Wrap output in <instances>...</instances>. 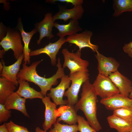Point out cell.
I'll return each mask as SVG.
<instances>
[{"label": "cell", "instance_id": "1", "mask_svg": "<svg viewBox=\"0 0 132 132\" xmlns=\"http://www.w3.org/2000/svg\"><path fill=\"white\" fill-rule=\"evenodd\" d=\"M56 65L57 70L55 74L48 78L41 77L37 73V66L42 62V60L33 62L29 66L24 63L22 68L18 73L17 78L33 82L38 85L41 90V92L46 96L47 91L50 90L53 85H56L58 82L57 79H61L65 75L64 68L62 67L60 59H57Z\"/></svg>", "mask_w": 132, "mask_h": 132}, {"label": "cell", "instance_id": "2", "mask_svg": "<svg viewBox=\"0 0 132 132\" xmlns=\"http://www.w3.org/2000/svg\"><path fill=\"white\" fill-rule=\"evenodd\" d=\"M97 96L88 79L83 84L81 98L75 106L77 111L80 110L83 112L90 126L98 132L102 128L97 116Z\"/></svg>", "mask_w": 132, "mask_h": 132}, {"label": "cell", "instance_id": "3", "mask_svg": "<svg viewBox=\"0 0 132 132\" xmlns=\"http://www.w3.org/2000/svg\"><path fill=\"white\" fill-rule=\"evenodd\" d=\"M89 74L88 72L78 71L70 74L69 77L71 84L64 96L67 97V104L75 106L78 101V94L81 86L89 79Z\"/></svg>", "mask_w": 132, "mask_h": 132}, {"label": "cell", "instance_id": "4", "mask_svg": "<svg viewBox=\"0 0 132 132\" xmlns=\"http://www.w3.org/2000/svg\"><path fill=\"white\" fill-rule=\"evenodd\" d=\"M22 36L17 29H7L6 35L1 40L0 44L5 52L11 49L15 58L17 60L23 53V47L22 44Z\"/></svg>", "mask_w": 132, "mask_h": 132}, {"label": "cell", "instance_id": "5", "mask_svg": "<svg viewBox=\"0 0 132 132\" xmlns=\"http://www.w3.org/2000/svg\"><path fill=\"white\" fill-rule=\"evenodd\" d=\"M97 96L101 99L110 98L120 94L109 76L99 73L92 84Z\"/></svg>", "mask_w": 132, "mask_h": 132}, {"label": "cell", "instance_id": "6", "mask_svg": "<svg viewBox=\"0 0 132 132\" xmlns=\"http://www.w3.org/2000/svg\"><path fill=\"white\" fill-rule=\"evenodd\" d=\"M81 51L79 50L75 53L69 52L67 49H63L62 53L64 58L63 67H67L69 70L70 74L78 71L88 72V67L89 63L87 60L81 58Z\"/></svg>", "mask_w": 132, "mask_h": 132}, {"label": "cell", "instance_id": "7", "mask_svg": "<svg viewBox=\"0 0 132 132\" xmlns=\"http://www.w3.org/2000/svg\"><path fill=\"white\" fill-rule=\"evenodd\" d=\"M90 31L86 30L80 33H76L67 36L66 40L69 44H74L78 46L79 50L81 51L82 49L88 47L94 52L98 51V45L93 44L90 42V39L93 35Z\"/></svg>", "mask_w": 132, "mask_h": 132}, {"label": "cell", "instance_id": "8", "mask_svg": "<svg viewBox=\"0 0 132 132\" xmlns=\"http://www.w3.org/2000/svg\"><path fill=\"white\" fill-rule=\"evenodd\" d=\"M59 84L55 88H52L50 92L47 94V96L51 98L53 102L57 105H67V100H64L63 96L65 90L69 87L71 81L69 76L65 75L61 79Z\"/></svg>", "mask_w": 132, "mask_h": 132}, {"label": "cell", "instance_id": "9", "mask_svg": "<svg viewBox=\"0 0 132 132\" xmlns=\"http://www.w3.org/2000/svg\"><path fill=\"white\" fill-rule=\"evenodd\" d=\"M66 42L64 37L60 38L56 42L53 43H49L43 48L31 51L30 54V56H35L45 54L50 57L52 65L54 66L56 64V56L62 46Z\"/></svg>", "mask_w": 132, "mask_h": 132}, {"label": "cell", "instance_id": "10", "mask_svg": "<svg viewBox=\"0 0 132 132\" xmlns=\"http://www.w3.org/2000/svg\"><path fill=\"white\" fill-rule=\"evenodd\" d=\"M95 55L98 62L99 73L109 76L118 70L120 64L114 58L107 57L98 51Z\"/></svg>", "mask_w": 132, "mask_h": 132}, {"label": "cell", "instance_id": "11", "mask_svg": "<svg viewBox=\"0 0 132 132\" xmlns=\"http://www.w3.org/2000/svg\"><path fill=\"white\" fill-rule=\"evenodd\" d=\"M54 23L52 14L48 12L45 15L42 21L35 24V28L40 34L39 39L37 42L38 44H39L42 40L45 37L49 39L53 37L52 30Z\"/></svg>", "mask_w": 132, "mask_h": 132}, {"label": "cell", "instance_id": "12", "mask_svg": "<svg viewBox=\"0 0 132 132\" xmlns=\"http://www.w3.org/2000/svg\"><path fill=\"white\" fill-rule=\"evenodd\" d=\"M77 111L75 106L68 104L60 105L55 112L56 116L59 117L56 121H63L69 125L76 124Z\"/></svg>", "mask_w": 132, "mask_h": 132}, {"label": "cell", "instance_id": "13", "mask_svg": "<svg viewBox=\"0 0 132 132\" xmlns=\"http://www.w3.org/2000/svg\"><path fill=\"white\" fill-rule=\"evenodd\" d=\"M100 102L107 110L113 111L124 107L132 108V99L120 94L109 98L101 99Z\"/></svg>", "mask_w": 132, "mask_h": 132}, {"label": "cell", "instance_id": "14", "mask_svg": "<svg viewBox=\"0 0 132 132\" xmlns=\"http://www.w3.org/2000/svg\"><path fill=\"white\" fill-rule=\"evenodd\" d=\"M41 99L45 107L44 120L42 127L44 130L46 132L56 121L57 117L55 112L57 109V105L52 102L50 98L47 96H45Z\"/></svg>", "mask_w": 132, "mask_h": 132}, {"label": "cell", "instance_id": "15", "mask_svg": "<svg viewBox=\"0 0 132 132\" xmlns=\"http://www.w3.org/2000/svg\"><path fill=\"white\" fill-rule=\"evenodd\" d=\"M24 58L23 53L21 55L13 64L8 66L5 65L3 60L2 63L3 67L1 72L0 73V76L13 82L15 86H17L19 83L17 78V75L20 70V67L22 61Z\"/></svg>", "mask_w": 132, "mask_h": 132}, {"label": "cell", "instance_id": "16", "mask_svg": "<svg viewBox=\"0 0 132 132\" xmlns=\"http://www.w3.org/2000/svg\"><path fill=\"white\" fill-rule=\"evenodd\" d=\"M109 76L118 89L120 94L129 97L132 90V81L118 70L112 73Z\"/></svg>", "mask_w": 132, "mask_h": 132}, {"label": "cell", "instance_id": "17", "mask_svg": "<svg viewBox=\"0 0 132 132\" xmlns=\"http://www.w3.org/2000/svg\"><path fill=\"white\" fill-rule=\"evenodd\" d=\"M84 12L82 5L74 6L70 9L61 7L59 11L53 16V19L54 21L57 19L62 20L65 22L69 19L78 20L81 18Z\"/></svg>", "mask_w": 132, "mask_h": 132}, {"label": "cell", "instance_id": "18", "mask_svg": "<svg viewBox=\"0 0 132 132\" xmlns=\"http://www.w3.org/2000/svg\"><path fill=\"white\" fill-rule=\"evenodd\" d=\"M16 29L20 32L24 44L23 53L24 55V63L26 65L29 64L30 62V54L31 51L29 48V45L32 37L37 32L34 28L30 32H25L23 29L21 19L20 18L18 19Z\"/></svg>", "mask_w": 132, "mask_h": 132}, {"label": "cell", "instance_id": "19", "mask_svg": "<svg viewBox=\"0 0 132 132\" xmlns=\"http://www.w3.org/2000/svg\"><path fill=\"white\" fill-rule=\"evenodd\" d=\"M26 99L20 96L16 92H14L6 99L4 104L6 109L18 110L21 112L26 117L30 118L26 108Z\"/></svg>", "mask_w": 132, "mask_h": 132}, {"label": "cell", "instance_id": "20", "mask_svg": "<svg viewBox=\"0 0 132 132\" xmlns=\"http://www.w3.org/2000/svg\"><path fill=\"white\" fill-rule=\"evenodd\" d=\"M17 80L19 87L15 92L20 97L26 99L35 98L42 99L45 96L41 91H37L33 88L31 87L28 81L18 78Z\"/></svg>", "mask_w": 132, "mask_h": 132}, {"label": "cell", "instance_id": "21", "mask_svg": "<svg viewBox=\"0 0 132 132\" xmlns=\"http://www.w3.org/2000/svg\"><path fill=\"white\" fill-rule=\"evenodd\" d=\"M54 27L58 30L57 35L60 38L64 37L67 35H71L82 30L78 20H76L70 19L69 23L66 24H60L55 22Z\"/></svg>", "mask_w": 132, "mask_h": 132}, {"label": "cell", "instance_id": "22", "mask_svg": "<svg viewBox=\"0 0 132 132\" xmlns=\"http://www.w3.org/2000/svg\"><path fill=\"white\" fill-rule=\"evenodd\" d=\"M110 127L116 130L118 132L132 131V122L124 120L113 114L107 118Z\"/></svg>", "mask_w": 132, "mask_h": 132}, {"label": "cell", "instance_id": "23", "mask_svg": "<svg viewBox=\"0 0 132 132\" xmlns=\"http://www.w3.org/2000/svg\"><path fill=\"white\" fill-rule=\"evenodd\" d=\"M16 86L4 77H0V104H4L6 99L14 92Z\"/></svg>", "mask_w": 132, "mask_h": 132}, {"label": "cell", "instance_id": "24", "mask_svg": "<svg viewBox=\"0 0 132 132\" xmlns=\"http://www.w3.org/2000/svg\"><path fill=\"white\" fill-rule=\"evenodd\" d=\"M113 2L114 17H118L124 12L132 11V0H113Z\"/></svg>", "mask_w": 132, "mask_h": 132}, {"label": "cell", "instance_id": "25", "mask_svg": "<svg viewBox=\"0 0 132 132\" xmlns=\"http://www.w3.org/2000/svg\"><path fill=\"white\" fill-rule=\"evenodd\" d=\"M77 124L69 125L62 124L56 121L49 132H78Z\"/></svg>", "mask_w": 132, "mask_h": 132}, {"label": "cell", "instance_id": "26", "mask_svg": "<svg viewBox=\"0 0 132 132\" xmlns=\"http://www.w3.org/2000/svg\"><path fill=\"white\" fill-rule=\"evenodd\" d=\"M113 111V115L132 122V108L124 107L117 109Z\"/></svg>", "mask_w": 132, "mask_h": 132}, {"label": "cell", "instance_id": "27", "mask_svg": "<svg viewBox=\"0 0 132 132\" xmlns=\"http://www.w3.org/2000/svg\"><path fill=\"white\" fill-rule=\"evenodd\" d=\"M77 127L80 132H98L94 130L84 117L79 115L77 117Z\"/></svg>", "mask_w": 132, "mask_h": 132}, {"label": "cell", "instance_id": "28", "mask_svg": "<svg viewBox=\"0 0 132 132\" xmlns=\"http://www.w3.org/2000/svg\"><path fill=\"white\" fill-rule=\"evenodd\" d=\"M5 124L8 132H27L28 131L27 128L16 124L12 121Z\"/></svg>", "mask_w": 132, "mask_h": 132}, {"label": "cell", "instance_id": "29", "mask_svg": "<svg viewBox=\"0 0 132 132\" xmlns=\"http://www.w3.org/2000/svg\"><path fill=\"white\" fill-rule=\"evenodd\" d=\"M11 111L6 109L4 104H0V123L6 122L11 116Z\"/></svg>", "mask_w": 132, "mask_h": 132}, {"label": "cell", "instance_id": "30", "mask_svg": "<svg viewBox=\"0 0 132 132\" xmlns=\"http://www.w3.org/2000/svg\"><path fill=\"white\" fill-rule=\"evenodd\" d=\"M56 1L70 3L74 5V6L82 5L83 2V0H50L46 1L47 2L52 3H54Z\"/></svg>", "mask_w": 132, "mask_h": 132}, {"label": "cell", "instance_id": "31", "mask_svg": "<svg viewBox=\"0 0 132 132\" xmlns=\"http://www.w3.org/2000/svg\"><path fill=\"white\" fill-rule=\"evenodd\" d=\"M123 50L124 52L132 58V42L125 44L123 47Z\"/></svg>", "mask_w": 132, "mask_h": 132}, {"label": "cell", "instance_id": "32", "mask_svg": "<svg viewBox=\"0 0 132 132\" xmlns=\"http://www.w3.org/2000/svg\"><path fill=\"white\" fill-rule=\"evenodd\" d=\"M0 132H8L6 127L5 123L0 126Z\"/></svg>", "mask_w": 132, "mask_h": 132}, {"label": "cell", "instance_id": "33", "mask_svg": "<svg viewBox=\"0 0 132 132\" xmlns=\"http://www.w3.org/2000/svg\"><path fill=\"white\" fill-rule=\"evenodd\" d=\"M35 132H46L40 129L39 127H37L35 129Z\"/></svg>", "mask_w": 132, "mask_h": 132}, {"label": "cell", "instance_id": "34", "mask_svg": "<svg viewBox=\"0 0 132 132\" xmlns=\"http://www.w3.org/2000/svg\"><path fill=\"white\" fill-rule=\"evenodd\" d=\"M129 97L132 99V90L129 96Z\"/></svg>", "mask_w": 132, "mask_h": 132}, {"label": "cell", "instance_id": "35", "mask_svg": "<svg viewBox=\"0 0 132 132\" xmlns=\"http://www.w3.org/2000/svg\"><path fill=\"white\" fill-rule=\"evenodd\" d=\"M29 132V131H28V132Z\"/></svg>", "mask_w": 132, "mask_h": 132}, {"label": "cell", "instance_id": "36", "mask_svg": "<svg viewBox=\"0 0 132 132\" xmlns=\"http://www.w3.org/2000/svg\"></svg>", "mask_w": 132, "mask_h": 132}]
</instances>
